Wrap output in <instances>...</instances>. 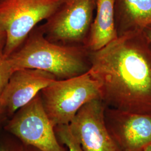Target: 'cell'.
<instances>
[{"instance_id":"cell-1","label":"cell","mask_w":151,"mask_h":151,"mask_svg":"<svg viewBox=\"0 0 151 151\" xmlns=\"http://www.w3.org/2000/svg\"><path fill=\"white\" fill-rule=\"evenodd\" d=\"M88 71L109 108L151 115V44L142 31L118 37L91 52Z\"/></svg>"},{"instance_id":"cell-7","label":"cell","mask_w":151,"mask_h":151,"mask_svg":"<svg viewBox=\"0 0 151 151\" xmlns=\"http://www.w3.org/2000/svg\"><path fill=\"white\" fill-rule=\"evenodd\" d=\"M105 105L99 99L85 104L69 126L85 151H122L108 129Z\"/></svg>"},{"instance_id":"cell-3","label":"cell","mask_w":151,"mask_h":151,"mask_svg":"<svg viewBox=\"0 0 151 151\" xmlns=\"http://www.w3.org/2000/svg\"><path fill=\"white\" fill-rule=\"evenodd\" d=\"M44 110L55 127L70 124L85 104L101 99L99 85L89 72L65 80H56L40 92Z\"/></svg>"},{"instance_id":"cell-8","label":"cell","mask_w":151,"mask_h":151,"mask_svg":"<svg viewBox=\"0 0 151 151\" xmlns=\"http://www.w3.org/2000/svg\"><path fill=\"white\" fill-rule=\"evenodd\" d=\"M108 129L122 151H143L151 144V115L133 113L105 105Z\"/></svg>"},{"instance_id":"cell-17","label":"cell","mask_w":151,"mask_h":151,"mask_svg":"<svg viewBox=\"0 0 151 151\" xmlns=\"http://www.w3.org/2000/svg\"><path fill=\"white\" fill-rule=\"evenodd\" d=\"M26 146H27V148L26 147V148H24L22 151H40L38 150L37 148L32 147V146H27V145H26Z\"/></svg>"},{"instance_id":"cell-10","label":"cell","mask_w":151,"mask_h":151,"mask_svg":"<svg viewBox=\"0 0 151 151\" xmlns=\"http://www.w3.org/2000/svg\"><path fill=\"white\" fill-rule=\"evenodd\" d=\"M114 12L118 37L142 31L151 24V0H115Z\"/></svg>"},{"instance_id":"cell-14","label":"cell","mask_w":151,"mask_h":151,"mask_svg":"<svg viewBox=\"0 0 151 151\" xmlns=\"http://www.w3.org/2000/svg\"><path fill=\"white\" fill-rule=\"evenodd\" d=\"M6 43V34L0 29V52L3 53Z\"/></svg>"},{"instance_id":"cell-11","label":"cell","mask_w":151,"mask_h":151,"mask_svg":"<svg viewBox=\"0 0 151 151\" xmlns=\"http://www.w3.org/2000/svg\"><path fill=\"white\" fill-rule=\"evenodd\" d=\"M115 0H97L95 17L92 24L86 48L91 52L103 48L116 38Z\"/></svg>"},{"instance_id":"cell-6","label":"cell","mask_w":151,"mask_h":151,"mask_svg":"<svg viewBox=\"0 0 151 151\" xmlns=\"http://www.w3.org/2000/svg\"><path fill=\"white\" fill-rule=\"evenodd\" d=\"M5 128L25 145L40 151H67L59 143L54 125L44 110L40 92L16 111Z\"/></svg>"},{"instance_id":"cell-13","label":"cell","mask_w":151,"mask_h":151,"mask_svg":"<svg viewBox=\"0 0 151 151\" xmlns=\"http://www.w3.org/2000/svg\"><path fill=\"white\" fill-rule=\"evenodd\" d=\"M14 70L7 57L0 52V96L10 80Z\"/></svg>"},{"instance_id":"cell-12","label":"cell","mask_w":151,"mask_h":151,"mask_svg":"<svg viewBox=\"0 0 151 151\" xmlns=\"http://www.w3.org/2000/svg\"><path fill=\"white\" fill-rule=\"evenodd\" d=\"M54 131L58 139L67 147L69 151H85L70 130L69 124L57 125L54 127Z\"/></svg>"},{"instance_id":"cell-2","label":"cell","mask_w":151,"mask_h":151,"mask_svg":"<svg viewBox=\"0 0 151 151\" xmlns=\"http://www.w3.org/2000/svg\"><path fill=\"white\" fill-rule=\"evenodd\" d=\"M91 51L86 47L54 43L40 25L34 27L20 47L7 57L13 70L35 68L50 73L57 80L82 75L91 68Z\"/></svg>"},{"instance_id":"cell-5","label":"cell","mask_w":151,"mask_h":151,"mask_svg":"<svg viewBox=\"0 0 151 151\" xmlns=\"http://www.w3.org/2000/svg\"><path fill=\"white\" fill-rule=\"evenodd\" d=\"M96 2L97 0H64L40 25L45 38L62 45L86 47Z\"/></svg>"},{"instance_id":"cell-15","label":"cell","mask_w":151,"mask_h":151,"mask_svg":"<svg viewBox=\"0 0 151 151\" xmlns=\"http://www.w3.org/2000/svg\"><path fill=\"white\" fill-rule=\"evenodd\" d=\"M142 32L151 44V24L146 25L142 30Z\"/></svg>"},{"instance_id":"cell-9","label":"cell","mask_w":151,"mask_h":151,"mask_svg":"<svg viewBox=\"0 0 151 151\" xmlns=\"http://www.w3.org/2000/svg\"><path fill=\"white\" fill-rule=\"evenodd\" d=\"M56 80L53 75L41 70L21 68L14 70L0 96L8 115H14Z\"/></svg>"},{"instance_id":"cell-18","label":"cell","mask_w":151,"mask_h":151,"mask_svg":"<svg viewBox=\"0 0 151 151\" xmlns=\"http://www.w3.org/2000/svg\"><path fill=\"white\" fill-rule=\"evenodd\" d=\"M143 151H151V144L146 147Z\"/></svg>"},{"instance_id":"cell-16","label":"cell","mask_w":151,"mask_h":151,"mask_svg":"<svg viewBox=\"0 0 151 151\" xmlns=\"http://www.w3.org/2000/svg\"><path fill=\"white\" fill-rule=\"evenodd\" d=\"M7 116L9 115L7 113L5 108L4 106V105H2V104L1 103V101L0 100V122L2 120L5 119L6 117H7Z\"/></svg>"},{"instance_id":"cell-4","label":"cell","mask_w":151,"mask_h":151,"mask_svg":"<svg viewBox=\"0 0 151 151\" xmlns=\"http://www.w3.org/2000/svg\"><path fill=\"white\" fill-rule=\"evenodd\" d=\"M64 0H0V29L6 34L3 51L9 56L39 22L48 19Z\"/></svg>"},{"instance_id":"cell-19","label":"cell","mask_w":151,"mask_h":151,"mask_svg":"<svg viewBox=\"0 0 151 151\" xmlns=\"http://www.w3.org/2000/svg\"><path fill=\"white\" fill-rule=\"evenodd\" d=\"M0 151H9L4 147L0 146Z\"/></svg>"}]
</instances>
